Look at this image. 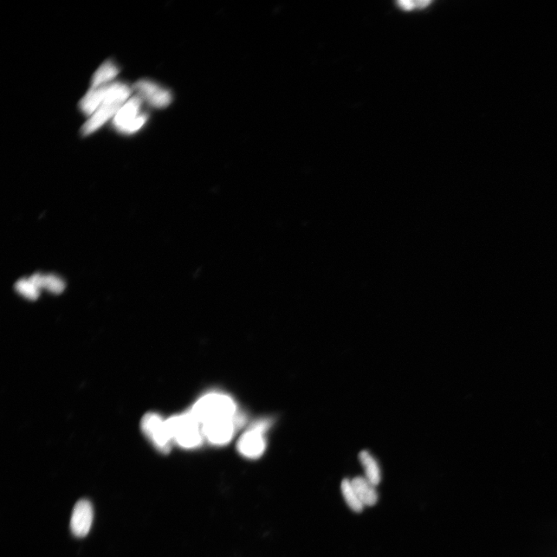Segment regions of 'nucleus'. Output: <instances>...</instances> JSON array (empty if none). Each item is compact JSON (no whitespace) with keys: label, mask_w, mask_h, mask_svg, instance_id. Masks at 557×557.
<instances>
[{"label":"nucleus","mask_w":557,"mask_h":557,"mask_svg":"<svg viewBox=\"0 0 557 557\" xmlns=\"http://www.w3.org/2000/svg\"><path fill=\"white\" fill-rule=\"evenodd\" d=\"M133 90L142 101L154 108H166L172 102V95L169 91L151 81L140 80L134 84Z\"/></svg>","instance_id":"obj_6"},{"label":"nucleus","mask_w":557,"mask_h":557,"mask_svg":"<svg viewBox=\"0 0 557 557\" xmlns=\"http://www.w3.org/2000/svg\"><path fill=\"white\" fill-rule=\"evenodd\" d=\"M15 289L19 294H21L27 299L35 301L39 296L40 290L32 283L29 278H22L15 284Z\"/></svg>","instance_id":"obj_16"},{"label":"nucleus","mask_w":557,"mask_h":557,"mask_svg":"<svg viewBox=\"0 0 557 557\" xmlns=\"http://www.w3.org/2000/svg\"><path fill=\"white\" fill-rule=\"evenodd\" d=\"M189 412L203 425L212 420L236 418V405L228 395L212 393L200 398Z\"/></svg>","instance_id":"obj_2"},{"label":"nucleus","mask_w":557,"mask_h":557,"mask_svg":"<svg viewBox=\"0 0 557 557\" xmlns=\"http://www.w3.org/2000/svg\"><path fill=\"white\" fill-rule=\"evenodd\" d=\"M359 461L365 471V478L375 487H378L381 475L379 465L375 457L367 451H362L359 455Z\"/></svg>","instance_id":"obj_12"},{"label":"nucleus","mask_w":557,"mask_h":557,"mask_svg":"<svg viewBox=\"0 0 557 557\" xmlns=\"http://www.w3.org/2000/svg\"><path fill=\"white\" fill-rule=\"evenodd\" d=\"M32 283L39 290L46 289L49 292L59 294L63 292L66 288V283L60 278L55 275H41L40 274H35L29 278Z\"/></svg>","instance_id":"obj_13"},{"label":"nucleus","mask_w":557,"mask_h":557,"mask_svg":"<svg viewBox=\"0 0 557 557\" xmlns=\"http://www.w3.org/2000/svg\"><path fill=\"white\" fill-rule=\"evenodd\" d=\"M265 426L258 424L243 433L238 442V450L248 458L260 457L265 450L263 432Z\"/></svg>","instance_id":"obj_8"},{"label":"nucleus","mask_w":557,"mask_h":557,"mask_svg":"<svg viewBox=\"0 0 557 557\" xmlns=\"http://www.w3.org/2000/svg\"><path fill=\"white\" fill-rule=\"evenodd\" d=\"M431 3V1H426V0H422V1H419V0H417V1L402 0V1L397 2V4L402 9L405 10H412L416 8H426V6H428Z\"/></svg>","instance_id":"obj_17"},{"label":"nucleus","mask_w":557,"mask_h":557,"mask_svg":"<svg viewBox=\"0 0 557 557\" xmlns=\"http://www.w3.org/2000/svg\"><path fill=\"white\" fill-rule=\"evenodd\" d=\"M352 487L364 507H373L378 502L377 487L365 477H356L352 480Z\"/></svg>","instance_id":"obj_10"},{"label":"nucleus","mask_w":557,"mask_h":557,"mask_svg":"<svg viewBox=\"0 0 557 557\" xmlns=\"http://www.w3.org/2000/svg\"><path fill=\"white\" fill-rule=\"evenodd\" d=\"M120 73L119 68L110 61L103 63L93 77L92 88L106 86L112 82Z\"/></svg>","instance_id":"obj_14"},{"label":"nucleus","mask_w":557,"mask_h":557,"mask_svg":"<svg viewBox=\"0 0 557 557\" xmlns=\"http://www.w3.org/2000/svg\"><path fill=\"white\" fill-rule=\"evenodd\" d=\"M141 427L146 437L159 451L167 453L171 451L173 442L167 419L157 413H150L142 418Z\"/></svg>","instance_id":"obj_5"},{"label":"nucleus","mask_w":557,"mask_h":557,"mask_svg":"<svg viewBox=\"0 0 557 557\" xmlns=\"http://www.w3.org/2000/svg\"><path fill=\"white\" fill-rule=\"evenodd\" d=\"M204 437L216 445L228 444L234 436L236 418H226L210 421L202 425Z\"/></svg>","instance_id":"obj_7"},{"label":"nucleus","mask_w":557,"mask_h":557,"mask_svg":"<svg viewBox=\"0 0 557 557\" xmlns=\"http://www.w3.org/2000/svg\"><path fill=\"white\" fill-rule=\"evenodd\" d=\"M94 513L93 504L88 500L77 502L70 518L71 532L76 537H85L92 528Z\"/></svg>","instance_id":"obj_9"},{"label":"nucleus","mask_w":557,"mask_h":557,"mask_svg":"<svg viewBox=\"0 0 557 557\" xmlns=\"http://www.w3.org/2000/svg\"><path fill=\"white\" fill-rule=\"evenodd\" d=\"M173 443L181 448L191 449L202 444L204 437L202 425L190 412L167 419Z\"/></svg>","instance_id":"obj_3"},{"label":"nucleus","mask_w":557,"mask_h":557,"mask_svg":"<svg viewBox=\"0 0 557 557\" xmlns=\"http://www.w3.org/2000/svg\"><path fill=\"white\" fill-rule=\"evenodd\" d=\"M142 100L135 95L122 106L113 118V126L123 134H133L146 124L147 114L141 112Z\"/></svg>","instance_id":"obj_4"},{"label":"nucleus","mask_w":557,"mask_h":557,"mask_svg":"<svg viewBox=\"0 0 557 557\" xmlns=\"http://www.w3.org/2000/svg\"><path fill=\"white\" fill-rule=\"evenodd\" d=\"M106 86L91 88L86 95L83 97L80 102V108L86 115L92 116L101 106L105 98Z\"/></svg>","instance_id":"obj_11"},{"label":"nucleus","mask_w":557,"mask_h":557,"mask_svg":"<svg viewBox=\"0 0 557 557\" xmlns=\"http://www.w3.org/2000/svg\"><path fill=\"white\" fill-rule=\"evenodd\" d=\"M341 489L343 497H344L349 508L355 511V513H361L365 507L360 501L357 493H356V491L352 487V481L348 480V479H345V480H343L341 485Z\"/></svg>","instance_id":"obj_15"},{"label":"nucleus","mask_w":557,"mask_h":557,"mask_svg":"<svg viewBox=\"0 0 557 557\" xmlns=\"http://www.w3.org/2000/svg\"><path fill=\"white\" fill-rule=\"evenodd\" d=\"M133 90L126 84L110 83L106 86V95L101 106L90 116L82 129L83 135L93 133L111 118H114L120 109L131 98Z\"/></svg>","instance_id":"obj_1"}]
</instances>
